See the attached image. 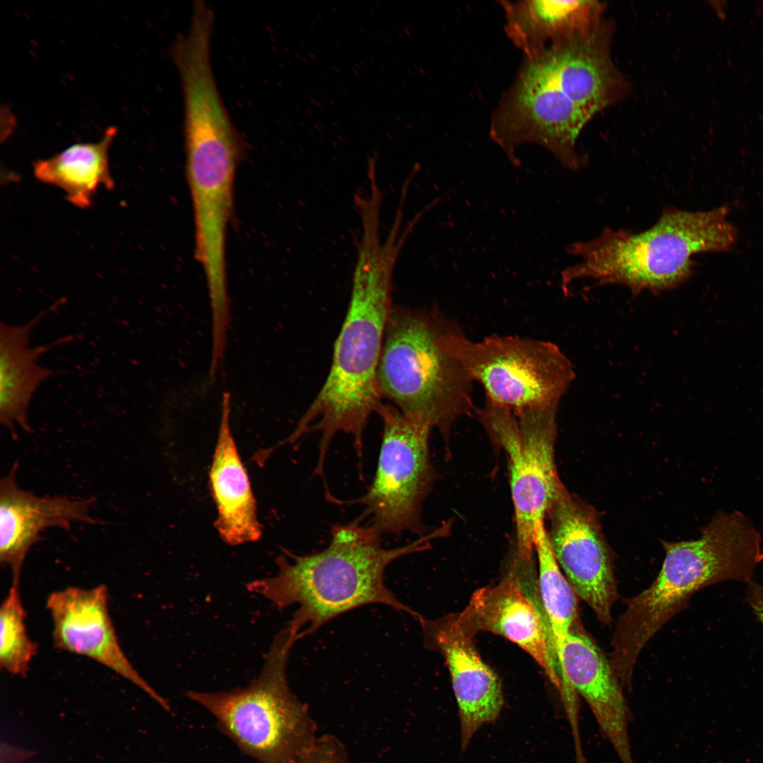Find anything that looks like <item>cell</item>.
<instances>
[{
    "instance_id": "6da1fadb",
    "label": "cell",
    "mask_w": 763,
    "mask_h": 763,
    "mask_svg": "<svg viewBox=\"0 0 763 763\" xmlns=\"http://www.w3.org/2000/svg\"><path fill=\"white\" fill-rule=\"evenodd\" d=\"M403 247L396 236L382 240L376 231L362 233L357 242L349 304L334 343L330 370L287 439L293 443L309 432H320L319 470L324 469L330 444L338 432L351 436L362 468L364 432L382 403L377 373L394 305L393 274Z\"/></svg>"
},
{
    "instance_id": "7a4b0ae2",
    "label": "cell",
    "mask_w": 763,
    "mask_h": 763,
    "mask_svg": "<svg viewBox=\"0 0 763 763\" xmlns=\"http://www.w3.org/2000/svg\"><path fill=\"white\" fill-rule=\"evenodd\" d=\"M431 537L386 549L381 536L369 526L358 521L334 525L325 549L300 556L286 551L276 559V576L249 582L247 588L279 609L298 605L288 627L300 639L344 613L369 604L417 616L385 585L384 572L396 559L425 548Z\"/></svg>"
},
{
    "instance_id": "3957f363",
    "label": "cell",
    "mask_w": 763,
    "mask_h": 763,
    "mask_svg": "<svg viewBox=\"0 0 763 763\" xmlns=\"http://www.w3.org/2000/svg\"><path fill=\"white\" fill-rule=\"evenodd\" d=\"M728 211L725 206L699 212L668 208L639 233L605 228L598 237L567 248L581 261L562 272V283L588 279L598 285L620 284L634 295L676 288L691 277L694 254L728 250L735 243L737 232L727 220Z\"/></svg>"
},
{
    "instance_id": "277c9868",
    "label": "cell",
    "mask_w": 763,
    "mask_h": 763,
    "mask_svg": "<svg viewBox=\"0 0 763 763\" xmlns=\"http://www.w3.org/2000/svg\"><path fill=\"white\" fill-rule=\"evenodd\" d=\"M455 323L436 307L394 304L386 327L377 373L382 401L404 416L449 437L455 421L474 410L473 381L439 345Z\"/></svg>"
},
{
    "instance_id": "5b68a950",
    "label": "cell",
    "mask_w": 763,
    "mask_h": 763,
    "mask_svg": "<svg viewBox=\"0 0 763 763\" xmlns=\"http://www.w3.org/2000/svg\"><path fill=\"white\" fill-rule=\"evenodd\" d=\"M297 640L288 627L278 633L259 675L247 687L187 692L216 718L220 730L244 753L261 763H297L317 738L307 706L287 680L289 653Z\"/></svg>"
},
{
    "instance_id": "8992f818",
    "label": "cell",
    "mask_w": 763,
    "mask_h": 763,
    "mask_svg": "<svg viewBox=\"0 0 763 763\" xmlns=\"http://www.w3.org/2000/svg\"><path fill=\"white\" fill-rule=\"evenodd\" d=\"M665 558L653 583L627 600L613 633L609 660L622 686L632 684L637 658L651 637L698 591L734 581L738 560L729 541L705 529L694 540L663 541Z\"/></svg>"
},
{
    "instance_id": "52a82bcc",
    "label": "cell",
    "mask_w": 763,
    "mask_h": 763,
    "mask_svg": "<svg viewBox=\"0 0 763 763\" xmlns=\"http://www.w3.org/2000/svg\"><path fill=\"white\" fill-rule=\"evenodd\" d=\"M438 344L483 386L486 399L514 412L558 406L575 377L571 361L548 341L493 334L474 341L454 324Z\"/></svg>"
},
{
    "instance_id": "ba28073f",
    "label": "cell",
    "mask_w": 763,
    "mask_h": 763,
    "mask_svg": "<svg viewBox=\"0 0 763 763\" xmlns=\"http://www.w3.org/2000/svg\"><path fill=\"white\" fill-rule=\"evenodd\" d=\"M557 406L514 412L485 398L478 410L481 423L508 458L516 552L523 557H532L538 529L564 487L555 462Z\"/></svg>"
},
{
    "instance_id": "9c48e42d",
    "label": "cell",
    "mask_w": 763,
    "mask_h": 763,
    "mask_svg": "<svg viewBox=\"0 0 763 763\" xmlns=\"http://www.w3.org/2000/svg\"><path fill=\"white\" fill-rule=\"evenodd\" d=\"M377 413L383 433L376 473L367 491L351 502L364 506L368 526L380 536L420 533L422 504L434 478L429 452L432 429L389 403L382 402Z\"/></svg>"
},
{
    "instance_id": "30bf717a",
    "label": "cell",
    "mask_w": 763,
    "mask_h": 763,
    "mask_svg": "<svg viewBox=\"0 0 763 763\" xmlns=\"http://www.w3.org/2000/svg\"><path fill=\"white\" fill-rule=\"evenodd\" d=\"M592 116L528 64L499 114L494 136L515 165V148L530 142L547 148L575 170L581 165L576 141Z\"/></svg>"
},
{
    "instance_id": "8fae6325",
    "label": "cell",
    "mask_w": 763,
    "mask_h": 763,
    "mask_svg": "<svg viewBox=\"0 0 763 763\" xmlns=\"http://www.w3.org/2000/svg\"><path fill=\"white\" fill-rule=\"evenodd\" d=\"M546 517L552 551L569 584L599 621L610 625L618 592L611 551L598 514L564 487Z\"/></svg>"
},
{
    "instance_id": "7c38bea8",
    "label": "cell",
    "mask_w": 763,
    "mask_h": 763,
    "mask_svg": "<svg viewBox=\"0 0 763 763\" xmlns=\"http://www.w3.org/2000/svg\"><path fill=\"white\" fill-rule=\"evenodd\" d=\"M562 693L572 726L577 723L576 694L590 707L622 763H634L628 735V711L622 684L602 650L580 623L567 637L557 656Z\"/></svg>"
},
{
    "instance_id": "4fadbf2b",
    "label": "cell",
    "mask_w": 763,
    "mask_h": 763,
    "mask_svg": "<svg viewBox=\"0 0 763 763\" xmlns=\"http://www.w3.org/2000/svg\"><path fill=\"white\" fill-rule=\"evenodd\" d=\"M46 608L52 622V639L61 651L88 657L131 682L167 711L168 702L141 676L126 657L109 610L107 586L67 587L50 593Z\"/></svg>"
},
{
    "instance_id": "5bb4252c",
    "label": "cell",
    "mask_w": 763,
    "mask_h": 763,
    "mask_svg": "<svg viewBox=\"0 0 763 763\" xmlns=\"http://www.w3.org/2000/svg\"><path fill=\"white\" fill-rule=\"evenodd\" d=\"M610 37V28L601 22L588 32L551 45L528 64L593 115L627 89L611 59Z\"/></svg>"
},
{
    "instance_id": "9a60e30c",
    "label": "cell",
    "mask_w": 763,
    "mask_h": 763,
    "mask_svg": "<svg viewBox=\"0 0 763 763\" xmlns=\"http://www.w3.org/2000/svg\"><path fill=\"white\" fill-rule=\"evenodd\" d=\"M455 617L461 627L472 636L486 631L518 645L562 692L559 665L544 612L523 590L514 574L497 585L477 590L465 610Z\"/></svg>"
},
{
    "instance_id": "2e32d148",
    "label": "cell",
    "mask_w": 763,
    "mask_h": 763,
    "mask_svg": "<svg viewBox=\"0 0 763 763\" xmlns=\"http://www.w3.org/2000/svg\"><path fill=\"white\" fill-rule=\"evenodd\" d=\"M18 470L16 462L0 481V561L10 569L12 582H20L26 557L42 532L97 524L90 513L94 498L37 496L19 487Z\"/></svg>"
},
{
    "instance_id": "e0dca14e",
    "label": "cell",
    "mask_w": 763,
    "mask_h": 763,
    "mask_svg": "<svg viewBox=\"0 0 763 763\" xmlns=\"http://www.w3.org/2000/svg\"><path fill=\"white\" fill-rule=\"evenodd\" d=\"M422 622L428 643L441 650L449 670L464 750L480 728L498 718L504 704L502 685L478 655L473 636L461 627L455 616Z\"/></svg>"
},
{
    "instance_id": "ac0fdd59",
    "label": "cell",
    "mask_w": 763,
    "mask_h": 763,
    "mask_svg": "<svg viewBox=\"0 0 763 763\" xmlns=\"http://www.w3.org/2000/svg\"><path fill=\"white\" fill-rule=\"evenodd\" d=\"M228 392L223 394L221 418L209 473L217 510L215 526L221 539L232 546L260 539L255 497L230 426Z\"/></svg>"
},
{
    "instance_id": "d6986e66",
    "label": "cell",
    "mask_w": 763,
    "mask_h": 763,
    "mask_svg": "<svg viewBox=\"0 0 763 763\" xmlns=\"http://www.w3.org/2000/svg\"><path fill=\"white\" fill-rule=\"evenodd\" d=\"M52 311L46 309L23 324L1 323L0 423L12 434L16 426L29 432L28 410L39 386L54 372L39 364L40 357L70 340L62 338L49 344L31 346L32 331Z\"/></svg>"
},
{
    "instance_id": "ffe728a7",
    "label": "cell",
    "mask_w": 763,
    "mask_h": 763,
    "mask_svg": "<svg viewBox=\"0 0 763 763\" xmlns=\"http://www.w3.org/2000/svg\"><path fill=\"white\" fill-rule=\"evenodd\" d=\"M507 29L530 59L552 44L588 32L602 22L605 6L598 1H504Z\"/></svg>"
},
{
    "instance_id": "44dd1931",
    "label": "cell",
    "mask_w": 763,
    "mask_h": 763,
    "mask_svg": "<svg viewBox=\"0 0 763 763\" xmlns=\"http://www.w3.org/2000/svg\"><path fill=\"white\" fill-rule=\"evenodd\" d=\"M117 133L115 126H110L97 142L76 143L51 158L35 161V177L62 189L74 206H90L99 187L112 189L114 187L109 150Z\"/></svg>"
},
{
    "instance_id": "7402d4cb",
    "label": "cell",
    "mask_w": 763,
    "mask_h": 763,
    "mask_svg": "<svg viewBox=\"0 0 763 763\" xmlns=\"http://www.w3.org/2000/svg\"><path fill=\"white\" fill-rule=\"evenodd\" d=\"M534 550L538 557L540 603L557 660L567 637L579 623L577 596L555 558L545 524L538 529Z\"/></svg>"
},
{
    "instance_id": "603a6c76",
    "label": "cell",
    "mask_w": 763,
    "mask_h": 763,
    "mask_svg": "<svg viewBox=\"0 0 763 763\" xmlns=\"http://www.w3.org/2000/svg\"><path fill=\"white\" fill-rule=\"evenodd\" d=\"M19 582H12L0 609V666L6 672L24 677L37 654V644L29 637Z\"/></svg>"
},
{
    "instance_id": "cb8c5ba5",
    "label": "cell",
    "mask_w": 763,
    "mask_h": 763,
    "mask_svg": "<svg viewBox=\"0 0 763 763\" xmlns=\"http://www.w3.org/2000/svg\"><path fill=\"white\" fill-rule=\"evenodd\" d=\"M297 763H351L344 747L336 738L324 735L315 743Z\"/></svg>"
},
{
    "instance_id": "d4e9b609",
    "label": "cell",
    "mask_w": 763,
    "mask_h": 763,
    "mask_svg": "<svg viewBox=\"0 0 763 763\" xmlns=\"http://www.w3.org/2000/svg\"><path fill=\"white\" fill-rule=\"evenodd\" d=\"M746 584V601L757 619L763 624V586L754 581Z\"/></svg>"
}]
</instances>
